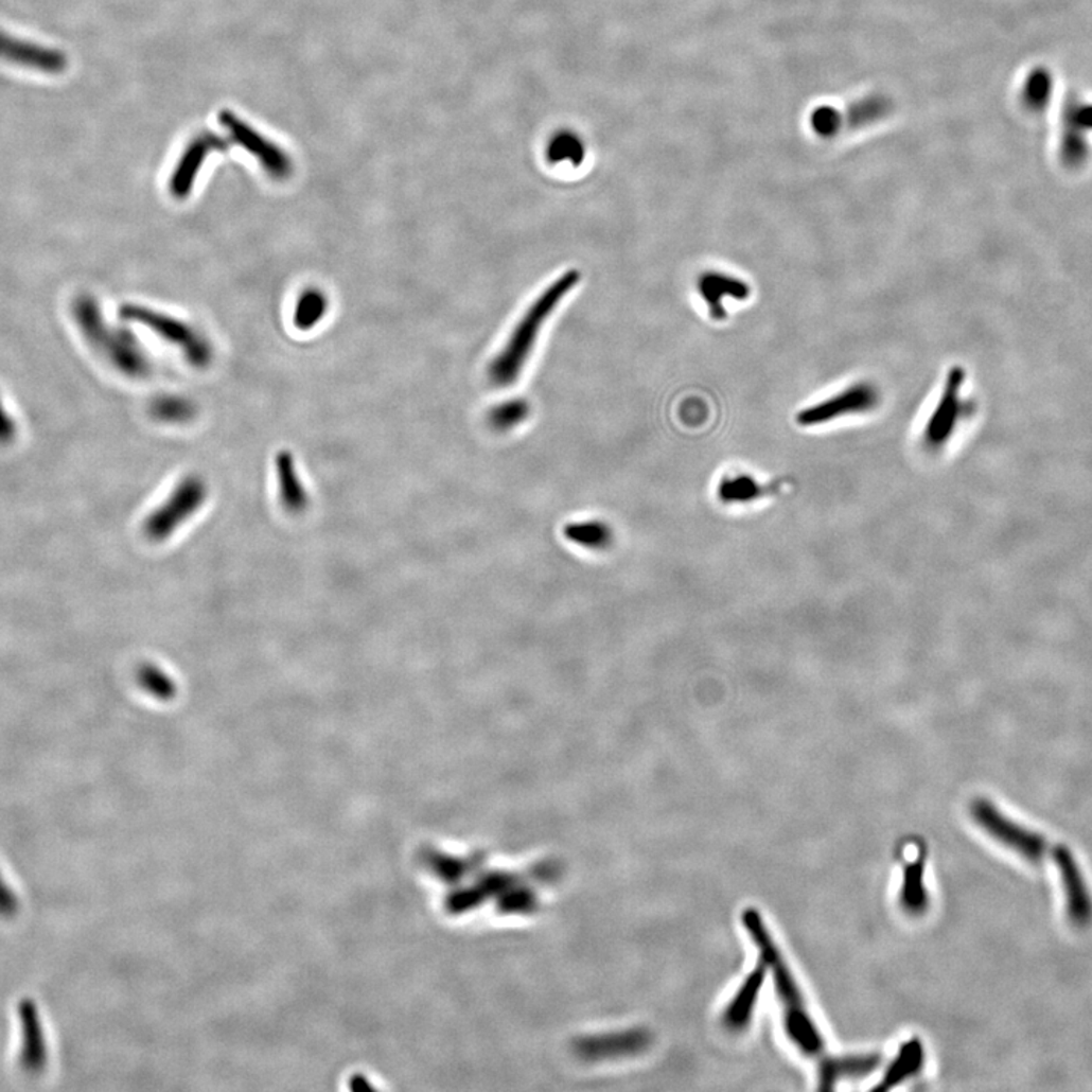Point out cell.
Here are the masks:
<instances>
[{"instance_id": "1", "label": "cell", "mask_w": 1092, "mask_h": 1092, "mask_svg": "<svg viewBox=\"0 0 1092 1092\" xmlns=\"http://www.w3.org/2000/svg\"><path fill=\"white\" fill-rule=\"evenodd\" d=\"M742 922L743 928L746 929L759 950L760 961L773 974L778 997L783 1005L785 1027H787L788 1037L805 1055L823 1060L827 1056L824 1039L821 1037L818 1027L813 1023L812 1017L809 1016L797 982L781 956L780 950L777 949L770 930L763 924L762 917L756 909H746L742 915Z\"/></svg>"}, {"instance_id": "4", "label": "cell", "mask_w": 1092, "mask_h": 1092, "mask_svg": "<svg viewBox=\"0 0 1092 1092\" xmlns=\"http://www.w3.org/2000/svg\"><path fill=\"white\" fill-rule=\"evenodd\" d=\"M119 316L125 322L146 327L164 344L179 350L192 368L207 369L213 362V347L207 337L178 317L140 304H123L119 309Z\"/></svg>"}, {"instance_id": "5", "label": "cell", "mask_w": 1092, "mask_h": 1092, "mask_svg": "<svg viewBox=\"0 0 1092 1092\" xmlns=\"http://www.w3.org/2000/svg\"><path fill=\"white\" fill-rule=\"evenodd\" d=\"M965 382L967 373L961 366H954L947 373L938 401L921 433L922 448L928 453H943L956 436L962 422L971 415V403L964 394Z\"/></svg>"}, {"instance_id": "17", "label": "cell", "mask_w": 1092, "mask_h": 1092, "mask_svg": "<svg viewBox=\"0 0 1092 1092\" xmlns=\"http://www.w3.org/2000/svg\"><path fill=\"white\" fill-rule=\"evenodd\" d=\"M275 471H277L278 486H280V499L288 513L299 514L305 512L310 498L305 486L299 478L294 454L288 451H281L275 459Z\"/></svg>"}, {"instance_id": "22", "label": "cell", "mask_w": 1092, "mask_h": 1092, "mask_svg": "<svg viewBox=\"0 0 1092 1092\" xmlns=\"http://www.w3.org/2000/svg\"><path fill=\"white\" fill-rule=\"evenodd\" d=\"M330 302L320 288L309 287L296 299L294 323L298 330L310 331L325 319Z\"/></svg>"}, {"instance_id": "7", "label": "cell", "mask_w": 1092, "mask_h": 1092, "mask_svg": "<svg viewBox=\"0 0 1092 1092\" xmlns=\"http://www.w3.org/2000/svg\"><path fill=\"white\" fill-rule=\"evenodd\" d=\"M880 403L882 394L873 383H852L841 392L830 394L818 403L798 410L795 415V424L802 428H818L845 418L871 413Z\"/></svg>"}, {"instance_id": "15", "label": "cell", "mask_w": 1092, "mask_h": 1092, "mask_svg": "<svg viewBox=\"0 0 1092 1092\" xmlns=\"http://www.w3.org/2000/svg\"><path fill=\"white\" fill-rule=\"evenodd\" d=\"M882 1058L879 1055L829 1056L820 1063L821 1090H833L838 1081L868 1076L879 1069Z\"/></svg>"}, {"instance_id": "16", "label": "cell", "mask_w": 1092, "mask_h": 1092, "mask_svg": "<svg viewBox=\"0 0 1092 1092\" xmlns=\"http://www.w3.org/2000/svg\"><path fill=\"white\" fill-rule=\"evenodd\" d=\"M767 971L768 968L760 961L757 967L746 975L741 988L736 992L735 999L732 1000L730 1006H728L727 1012L724 1016L725 1024L732 1031H743L752 1021L754 1006H756L757 999H759V992L762 989Z\"/></svg>"}, {"instance_id": "28", "label": "cell", "mask_w": 1092, "mask_h": 1092, "mask_svg": "<svg viewBox=\"0 0 1092 1092\" xmlns=\"http://www.w3.org/2000/svg\"><path fill=\"white\" fill-rule=\"evenodd\" d=\"M17 431H19V428H17L16 419L10 413L8 408L5 407L2 398H0V446L12 445L14 440H16Z\"/></svg>"}, {"instance_id": "9", "label": "cell", "mask_w": 1092, "mask_h": 1092, "mask_svg": "<svg viewBox=\"0 0 1092 1092\" xmlns=\"http://www.w3.org/2000/svg\"><path fill=\"white\" fill-rule=\"evenodd\" d=\"M221 123L230 134L231 139L246 153L251 154L270 178L285 179L292 175L294 164H292L290 157L280 146L257 133L251 126L246 125L241 119L235 118L232 112H222Z\"/></svg>"}, {"instance_id": "18", "label": "cell", "mask_w": 1092, "mask_h": 1092, "mask_svg": "<svg viewBox=\"0 0 1092 1092\" xmlns=\"http://www.w3.org/2000/svg\"><path fill=\"white\" fill-rule=\"evenodd\" d=\"M771 492H773L771 486L762 485L746 472L727 475L718 486V498L725 506L754 503L770 495Z\"/></svg>"}, {"instance_id": "25", "label": "cell", "mask_w": 1092, "mask_h": 1092, "mask_svg": "<svg viewBox=\"0 0 1092 1092\" xmlns=\"http://www.w3.org/2000/svg\"><path fill=\"white\" fill-rule=\"evenodd\" d=\"M137 682L142 686L144 692L153 695L154 699L169 701L175 699L176 685L174 679L153 664H144L137 672Z\"/></svg>"}, {"instance_id": "8", "label": "cell", "mask_w": 1092, "mask_h": 1092, "mask_svg": "<svg viewBox=\"0 0 1092 1092\" xmlns=\"http://www.w3.org/2000/svg\"><path fill=\"white\" fill-rule=\"evenodd\" d=\"M208 488L202 478L187 477L155 512L144 521V534L154 542L165 541L176 528L204 506Z\"/></svg>"}, {"instance_id": "14", "label": "cell", "mask_w": 1092, "mask_h": 1092, "mask_svg": "<svg viewBox=\"0 0 1092 1092\" xmlns=\"http://www.w3.org/2000/svg\"><path fill=\"white\" fill-rule=\"evenodd\" d=\"M1092 131V105L1071 102L1063 112L1060 160L1065 168H1081L1088 160V133Z\"/></svg>"}, {"instance_id": "3", "label": "cell", "mask_w": 1092, "mask_h": 1092, "mask_svg": "<svg viewBox=\"0 0 1092 1092\" xmlns=\"http://www.w3.org/2000/svg\"><path fill=\"white\" fill-rule=\"evenodd\" d=\"M580 274L577 270H569L559 277L548 288H545L538 299L530 305V309L521 317L509 340L504 345L499 354L493 358L489 376L492 383L498 387L512 386L519 380L528 358L535 347L542 327L552 313L562 304L563 299L570 294L579 284Z\"/></svg>"}, {"instance_id": "10", "label": "cell", "mask_w": 1092, "mask_h": 1092, "mask_svg": "<svg viewBox=\"0 0 1092 1092\" xmlns=\"http://www.w3.org/2000/svg\"><path fill=\"white\" fill-rule=\"evenodd\" d=\"M0 61L45 75H63L69 67L65 52L52 46L24 40L0 30Z\"/></svg>"}, {"instance_id": "26", "label": "cell", "mask_w": 1092, "mask_h": 1092, "mask_svg": "<svg viewBox=\"0 0 1092 1092\" xmlns=\"http://www.w3.org/2000/svg\"><path fill=\"white\" fill-rule=\"evenodd\" d=\"M530 405L525 400H509L495 405L489 413V422L498 431H509L527 421Z\"/></svg>"}, {"instance_id": "11", "label": "cell", "mask_w": 1092, "mask_h": 1092, "mask_svg": "<svg viewBox=\"0 0 1092 1092\" xmlns=\"http://www.w3.org/2000/svg\"><path fill=\"white\" fill-rule=\"evenodd\" d=\"M1053 862L1058 866L1060 885L1065 897L1067 917L1079 929L1092 924V896L1084 871L1070 848L1058 845Z\"/></svg>"}, {"instance_id": "19", "label": "cell", "mask_w": 1092, "mask_h": 1092, "mask_svg": "<svg viewBox=\"0 0 1092 1092\" xmlns=\"http://www.w3.org/2000/svg\"><path fill=\"white\" fill-rule=\"evenodd\" d=\"M922 1062H924V1049H922L921 1042L918 1039H911V1041L904 1042L901 1045L900 1052H898L897 1058L894 1059V1062L887 1069L885 1077L874 1090L887 1091L891 1088L897 1087L901 1081L915 1076L921 1070Z\"/></svg>"}, {"instance_id": "24", "label": "cell", "mask_w": 1092, "mask_h": 1092, "mask_svg": "<svg viewBox=\"0 0 1092 1092\" xmlns=\"http://www.w3.org/2000/svg\"><path fill=\"white\" fill-rule=\"evenodd\" d=\"M151 415L163 424H186L196 416V405L179 394H163L151 404Z\"/></svg>"}, {"instance_id": "27", "label": "cell", "mask_w": 1092, "mask_h": 1092, "mask_svg": "<svg viewBox=\"0 0 1092 1092\" xmlns=\"http://www.w3.org/2000/svg\"><path fill=\"white\" fill-rule=\"evenodd\" d=\"M1050 83L1047 75H1042L1038 72L1034 77H1028L1026 84V101L1031 107H1038V105L1045 104L1047 101V90Z\"/></svg>"}, {"instance_id": "13", "label": "cell", "mask_w": 1092, "mask_h": 1092, "mask_svg": "<svg viewBox=\"0 0 1092 1092\" xmlns=\"http://www.w3.org/2000/svg\"><path fill=\"white\" fill-rule=\"evenodd\" d=\"M225 149H227V143L216 134L204 133L197 136L181 155V160L178 161L174 174L169 179V189H171L172 195L176 199L189 197L207 158L213 153H221Z\"/></svg>"}, {"instance_id": "2", "label": "cell", "mask_w": 1092, "mask_h": 1092, "mask_svg": "<svg viewBox=\"0 0 1092 1092\" xmlns=\"http://www.w3.org/2000/svg\"><path fill=\"white\" fill-rule=\"evenodd\" d=\"M70 313L88 347L112 369L131 380H146L153 375L154 363L136 334L108 323L93 295L75 296Z\"/></svg>"}, {"instance_id": "20", "label": "cell", "mask_w": 1092, "mask_h": 1092, "mask_svg": "<svg viewBox=\"0 0 1092 1092\" xmlns=\"http://www.w3.org/2000/svg\"><path fill=\"white\" fill-rule=\"evenodd\" d=\"M901 906L911 915L924 914L929 906L928 893L924 887V859L909 863L904 869L903 890L900 894Z\"/></svg>"}, {"instance_id": "6", "label": "cell", "mask_w": 1092, "mask_h": 1092, "mask_svg": "<svg viewBox=\"0 0 1092 1092\" xmlns=\"http://www.w3.org/2000/svg\"><path fill=\"white\" fill-rule=\"evenodd\" d=\"M971 815L992 840L1023 856L1028 862L1039 863L1055 858L1058 845H1052L1041 834L1014 823L989 799H975L971 806Z\"/></svg>"}, {"instance_id": "21", "label": "cell", "mask_w": 1092, "mask_h": 1092, "mask_svg": "<svg viewBox=\"0 0 1092 1092\" xmlns=\"http://www.w3.org/2000/svg\"><path fill=\"white\" fill-rule=\"evenodd\" d=\"M563 534L573 544L579 545L584 549H591V551L607 549L613 542L611 525L598 519L568 524L565 530H563Z\"/></svg>"}, {"instance_id": "12", "label": "cell", "mask_w": 1092, "mask_h": 1092, "mask_svg": "<svg viewBox=\"0 0 1092 1092\" xmlns=\"http://www.w3.org/2000/svg\"><path fill=\"white\" fill-rule=\"evenodd\" d=\"M697 290L701 301L709 310L711 319L721 322L727 319V306L725 302H745L752 298V285L743 278L735 277L732 274L721 270H707L701 274L697 281Z\"/></svg>"}, {"instance_id": "23", "label": "cell", "mask_w": 1092, "mask_h": 1092, "mask_svg": "<svg viewBox=\"0 0 1092 1092\" xmlns=\"http://www.w3.org/2000/svg\"><path fill=\"white\" fill-rule=\"evenodd\" d=\"M586 157V144L579 134L562 129L556 133L546 147V158L552 164L580 165Z\"/></svg>"}]
</instances>
